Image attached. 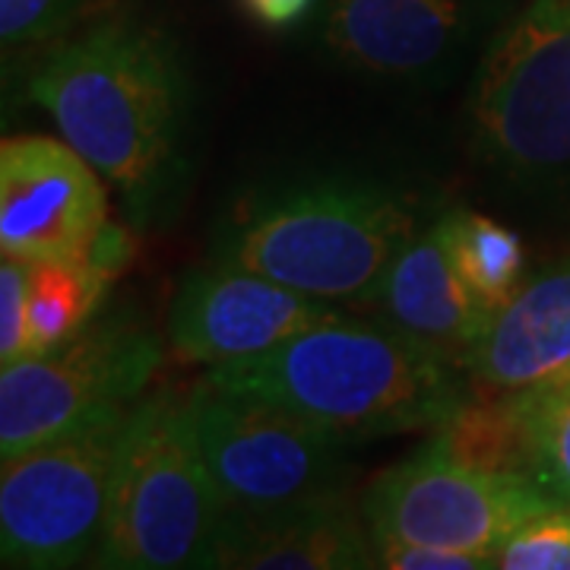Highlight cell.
<instances>
[{"label":"cell","mask_w":570,"mask_h":570,"mask_svg":"<svg viewBox=\"0 0 570 570\" xmlns=\"http://www.w3.org/2000/svg\"><path fill=\"white\" fill-rule=\"evenodd\" d=\"M469 137L523 181L570 178V0H527L475 63Z\"/></svg>","instance_id":"5b68a950"},{"label":"cell","mask_w":570,"mask_h":570,"mask_svg":"<svg viewBox=\"0 0 570 570\" xmlns=\"http://www.w3.org/2000/svg\"><path fill=\"white\" fill-rule=\"evenodd\" d=\"M333 314L340 311L330 302L213 261L175 292L168 343L184 362L219 367L257 358Z\"/></svg>","instance_id":"7c38bea8"},{"label":"cell","mask_w":570,"mask_h":570,"mask_svg":"<svg viewBox=\"0 0 570 570\" xmlns=\"http://www.w3.org/2000/svg\"><path fill=\"white\" fill-rule=\"evenodd\" d=\"M242 3L247 13L257 17L264 26H292L311 13L317 0H242Z\"/></svg>","instance_id":"cb8c5ba5"},{"label":"cell","mask_w":570,"mask_h":570,"mask_svg":"<svg viewBox=\"0 0 570 570\" xmlns=\"http://www.w3.org/2000/svg\"><path fill=\"white\" fill-rule=\"evenodd\" d=\"M554 504L532 479L460 466L425 444L367 485L362 517L374 539L498 554L527 520Z\"/></svg>","instance_id":"9c48e42d"},{"label":"cell","mask_w":570,"mask_h":570,"mask_svg":"<svg viewBox=\"0 0 570 570\" xmlns=\"http://www.w3.org/2000/svg\"><path fill=\"white\" fill-rule=\"evenodd\" d=\"M108 225L102 175L67 140L0 146V247L20 261H86Z\"/></svg>","instance_id":"8fae6325"},{"label":"cell","mask_w":570,"mask_h":570,"mask_svg":"<svg viewBox=\"0 0 570 570\" xmlns=\"http://www.w3.org/2000/svg\"><path fill=\"white\" fill-rule=\"evenodd\" d=\"M412 235L400 197L374 184L317 181L247 206L213 257L333 305L365 298Z\"/></svg>","instance_id":"3957f363"},{"label":"cell","mask_w":570,"mask_h":570,"mask_svg":"<svg viewBox=\"0 0 570 570\" xmlns=\"http://www.w3.org/2000/svg\"><path fill=\"white\" fill-rule=\"evenodd\" d=\"M365 298L381 311V324L460 367L491 321V311L472 295L453 264L441 223L422 235L415 232Z\"/></svg>","instance_id":"5bb4252c"},{"label":"cell","mask_w":570,"mask_h":570,"mask_svg":"<svg viewBox=\"0 0 570 570\" xmlns=\"http://www.w3.org/2000/svg\"><path fill=\"white\" fill-rule=\"evenodd\" d=\"M494 570H570V504L527 520L494 554Z\"/></svg>","instance_id":"ffe728a7"},{"label":"cell","mask_w":570,"mask_h":570,"mask_svg":"<svg viewBox=\"0 0 570 570\" xmlns=\"http://www.w3.org/2000/svg\"><path fill=\"white\" fill-rule=\"evenodd\" d=\"M159 362V340L118 317L82 326L61 346L7 365L0 371V456H20L134 406Z\"/></svg>","instance_id":"ba28073f"},{"label":"cell","mask_w":570,"mask_h":570,"mask_svg":"<svg viewBox=\"0 0 570 570\" xmlns=\"http://www.w3.org/2000/svg\"><path fill=\"white\" fill-rule=\"evenodd\" d=\"M510 396L530 441V479L558 504H570V381L554 377Z\"/></svg>","instance_id":"d6986e66"},{"label":"cell","mask_w":570,"mask_h":570,"mask_svg":"<svg viewBox=\"0 0 570 570\" xmlns=\"http://www.w3.org/2000/svg\"><path fill=\"white\" fill-rule=\"evenodd\" d=\"M32 355L77 336L102 302L111 276L92 261H26Z\"/></svg>","instance_id":"e0dca14e"},{"label":"cell","mask_w":570,"mask_h":570,"mask_svg":"<svg viewBox=\"0 0 570 570\" xmlns=\"http://www.w3.org/2000/svg\"><path fill=\"white\" fill-rule=\"evenodd\" d=\"M374 570H494V554L425 549L396 539H374Z\"/></svg>","instance_id":"603a6c76"},{"label":"cell","mask_w":570,"mask_h":570,"mask_svg":"<svg viewBox=\"0 0 570 570\" xmlns=\"http://www.w3.org/2000/svg\"><path fill=\"white\" fill-rule=\"evenodd\" d=\"M89 0H0V39L7 48L51 39Z\"/></svg>","instance_id":"7402d4cb"},{"label":"cell","mask_w":570,"mask_h":570,"mask_svg":"<svg viewBox=\"0 0 570 570\" xmlns=\"http://www.w3.org/2000/svg\"><path fill=\"white\" fill-rule=\"evenodd\" d=\"M225 517L187 400L142 396L130 409L102 539L89 570H194Z\"/></svg>","instance_id":"277c9868"},{"label":"cell","mask_w":570,"mask_h":570,"mask_svg":"<svg viewBox=\"0 0 570 570\" xmlns=\"http://www.w3.org/2000/svg\"><path fill=\"white\" fill-rule=\"evenodd\" d=\"M194 570H374V539L346 491L295 508L225 510Z\"/></svg>","instance_id":"4fadbf2b"},{"label":"cell","mask_w":570,"mask_h":570,"mask_svg":"<svg viewBox=\"0 0 570 570\" xmlns=\"http://www.w3.org/2000/svg\"><path fill=\"white\" fill-rule=\"evenodd\" d=\"M482 390L520 393L570 371V261L523 279L463 362Z\"/></svg>","instance_id":"9a60e30c"},{"label":"cell","mask_w":570,"mask_h":570,"mask_svg":"<svg viewBox=\"0 0 570 570\" xmlns=\"http://www.w3.org/2000/svg\"><path fill=\"white\" fill-rule=\"evenodd\" d=\"M130 409L3 460L0 554L7 570H80L92 558Z\"/></svg>","instance_id":"8992f818"},{"label":"cell","mask_w":570,"mask_h":570,"mask_svg":"<svg viewBox=\"0 0 570 570\" xmlns=\"http://www.w3.org/2000/svg\"><path fill=\"white\" fill-rule=\"evenodd\" d=\"M184 400L225 510L295 508L346 491L348 441L330 428L204 381Z\"/></svg>","instance_id":"52a82bcc"},{"label":"cell","mask_w":570,"mask_h":570,"mask_svg":"<svg viewBox=\"0 0 570 570\" xmlns=\"http://www.w3.org/2000/svg\"><path fill=\"white\" fill-rule=\"evenodd\" d=\"M428 444L460 466L530 479V441L510 393L475 387L448 422L431 431Z\"/></svg>","instance_id":"2e32d148"},{"label":"cell","mask_w":570,"mask_h":570,"mask_svg":"<svg viewBox=\"0 0 570 570\" xmlns=\"http://www.w3.org/2000/svg\"><path fill=\"white\" fill-rule=\"evenodd\" d=\"M564 377H568V381H570V371H568V374H564Z\"/></svg>","instance_id":"d4e9b609"},{"label":"cell","mask_w":570,"mask_h":570,"mask_svg":"<svg viewBox=\"0 0 570 570\" xmlns=\"http://www.w3.org/2000/svg\"><path fill=\"white\" fill-rule=\"evenodd\" d=\"M200 381L292 409L348 444L434 431L472 393L453 358L393 326L343 314L257 358L209 367Z\"/></svg>","instance_id":"6da1fadb"},{"label":"cell","mask_w":570,"mask_h":570,"mask_svg":"<svg viewBox=\"0 0 570 570\" xmlns=\"http://www.w3.org/2000/svg\"><path fill=\"white\" fill-rule=\"evenodd\" d=\"M517 13V0H317L326 58L390 86L448 82Z\"/></svg>","instance_id":"30bf717a"},{"label":"cell","mask_w":570,"mask_h":570,"mask_svg":"<svg viewBox=\"0 0 570 570\" xmlns=\"http://www.w3.org/2000/svg\"><path fill=\"white\" fill-rule=\"evenodd\" d=\"M32 355L29 343V266L3 254L0 264V362L17 365Z\"/></svg>","instance_id":"44dd1931"},{"label":"cell","mask_w":570,"mask_h":570,"mask_svg":"<svg viewBox=\"0 0 570 570\" xmlns=\"http://www.w3.org/2000/svg\"><path fill=\"white\" fill-rule=\"evenodd\" d=\"M441 232L472 295L491 314L508 305L527 279V250L520 235L479 213H448L441 219Z\"/></svg>","instance_id":"ac0fdd59"},{"label":"cell","mask_w":570,"mask_h":570,"mask_svg":"<svg viewBox=\"0 0 570 570\" xmlns=\"http://www.w3.org/2000/svg\"><path fill=\"white\" fill-rule=\"evenodd\" d=\"M29 96L63 140L134 204L163 187L181 140V61L159 29L108 20L61 41L32 73Z\"/></svg>","instance_id":"7a4b0ae2"}]
</instances>
